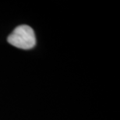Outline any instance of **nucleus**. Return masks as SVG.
I'll use <instances>...</instances> for the list:
<instances>
[{"mask_svg": "<svg viewBox=\"0 0 120 120\" xmlns=\"http://www.w3.org/2000/svg\"><path fill=\"white\" fill-rule=\"evenodd\" d=\"M7 41L18 49L29 50L36 45L34 31L28 25H20L16 27L7 38Z\"/></svg>", "mask_w": 120, "mask_h": 120, "instance_id": "nucleus-1", "label": "nucleus"}]
</instances>
